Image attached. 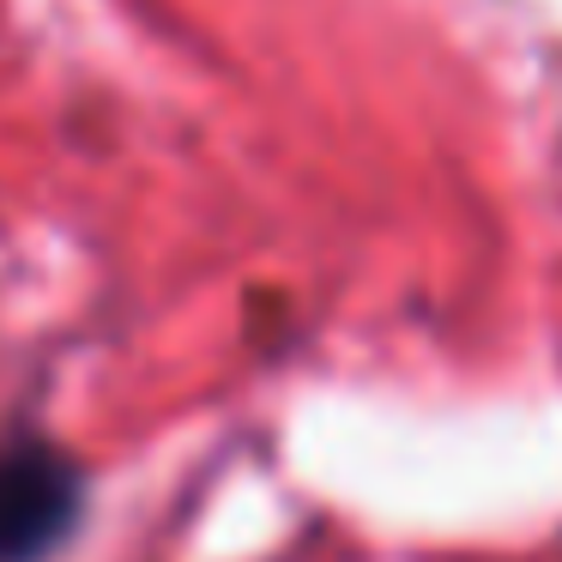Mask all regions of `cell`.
<instances>
[{"mask_svg": "<svg viewBox=\"0 0 562 562\" xmlns=\"http://www.w3.org/2000/svg\"><path fill=\"white\" fill-rule=\"evenodd\" d=\"M91 477L61 441H0V562H49L79 532Z\"/></svg>", "mask_w": 562, "mask_h": 562, "instance_id": "cell-1", "label": "cell"}]
</instances>
